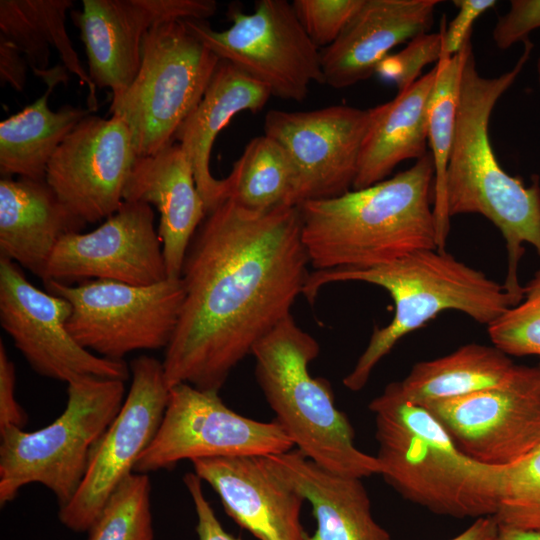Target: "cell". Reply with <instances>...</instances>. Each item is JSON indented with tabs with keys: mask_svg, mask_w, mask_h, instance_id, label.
Returning <instances> with one entry per match:
<instances>
[{
	"mask_svg": "<svg viewBox=\"0 0 540 540\" xmlns=\"http://www.w3.org/2000/svg\"><path fill=\"white\" fill-rule=\"evenodd\" d=\"M71 0H1L0 31L25 54L34 74L47 70L50 46L59 53L63 66L89 89L88 106L97 109L96 86L86 73L66 32V11Z\"/></svg>",
	"mask_w": 540,
	"mask_h": 540,
	"instance_id": "83f0119b",
	"label": "cell"
},
{
	"mask_svg": "<svg viewBox=\"0 0 540 540\" xmlns=\"http://www.w3.org/2000/svg\"><path fill=\"white\" fill-rule=\"evenodd\" d=\"M26 62L15 43L0 34V79L14 90L22 91L26 84Z\"/></svg>",
	"mask_w": 540,
	"mask_h": 540,
	"instance_id": "ab89813d",
	"label": "cell"
},
{
	"mask_svg": "<svg viewBox=\"0 0 540 540\" xmlns=\"http://www.w3.org/2000/svg\"><path fill=\"white\" fill-rule=\"evenodd\" d=\"M425 407L469 457L514 463L540 446V365H516L499 385Z\"/></svg>",
	"mask_w": 540,
	"mask_h": 540,
	"instance_id": "4fadbf2b",
	"label": "cell"
},
{
	"mask_svg": "<svg viewBox=\"0 0 540 540\" xmlns=\"http://www.w3.org/2000/svg\"><path fill=\"white\" fill-rule=\"evenodd\" d=\"M138 155L126 123L118 116L84 117L49 161L46 182L83 223L113 215Z\"/></svg>",
	"mask_w": 540,
	"mask_h": 540,
	"instance_id": "2e32d148",
	"label": "cell"
},
{
	"mask_svg": "<svg viewBox=\"0 0 540 540\" xmlns=\"http://www.w3.org/2000/svg\"><path fill=\"white\" fill-rule=\"evenodd\" d=\"M516 365L495 346L470 343L446 356L415 364L403 380L391 384L404 399L424 406L499 385Z\"/></svg>",
	"mask_w": 540,
	"mask_h": 540,
	"instance_id": "4316f807",
	"label": "cell"
},
{
	"mask_svg": "<svg viewBox=\"0 0 540 540\" xmlns=\"http://www.w3.org/2000/svg\"><path fill=\"white\" fill-rule=\"evenodd\" d=\"M219 61L183 20L156 24L145 34L138 73L121 95L112 97L109 109L128 126L138 156L152 155L174 142Z\"/></svg>",
	"mask_w": 540,
	"mask_h": 540,
	"instance_id": "ba28073f",
	"label": "cell"
},
{
	"mask_svg": "<svg viewBox=\"0 0 540 540\" xmlns=\"http://www.w3.org/2000/svg\"><path fill=\"white\" fill-rule=\"evenodd\" d=\"M357 281L384 288L395 310L389 324L375 327L354 368L343 379L351 391H360L379 363L407 334L421 328L439 313L459 311L489 325L519 301L503 284L437 249L413 252L392 263L365 269H335L309 274L302 294L312 303L330 283Z\"/></svg>",
	"mask_w": 540,
	"mask_h": 540,
	"instance_id": "277c9868",
	"label": "cell"
},
{
	"mask_svg": "<svg viewBox=\"0 0 540 540\" xmlns=\"http://www.w3.org/2000/svg\"><path fill=\"white\" fill-rule=\"evenodd\" d=\"M222 31L206 20L185 19L187 29L220 60L263 84L272 96L302 102L313 83L324 84L321 50L301 25L292 3L258 0L254 10L229 11Z\"/></svg>",
	"mask_w": 540,
	"mask_h": 540,
	"instance_id": "30bf717a",
	"label": "cell"
},
{
	"mask_svg": "<svg viewBox=\"0 0 540 540\" xmlns=\"http://www.w3.org/2000/svg\"><path fill=\"white\" fill-rule=\"evenodd\" d=\"M194 473L218 494L225 512L259 540H306L305 498L279 477L265 456L203 458Z\"/></svg>",
	"mask_w": 540,
	"mask_h": 540,
	"instance_id": "d6986e66",
	"label": "cell"
},
{
	"mask_svg": "<svg viewBox=\"0 0 540 540\" xmlns=\"http://www.w3.org/2000/svg\"><path fill=\"white\" fill-rule=\"evenodd\" d=\"M265 457L272 470L312 506L316 530L306 540H390L372 516L361 479L331 473L296 448Z\"/></svg>",
	"mask_w": 540,
	"mask_h": 540,
	"instance_id": "603a6c76",
	"label": "cell"
},
{
	"mask_svg": "<svg viewBox=\"0 0 540 540\" xmlns=\"http://www.w3.org/2000/svg\"><path fill=\"white\" fill-rule=\"evenodd\" d=\"M66 299L33 286L17 263L0 257V323L15 347L39 375L67 384L84 376L126 381L124 361L97 356L81 347L66 323Z\"/></svg>",
	"mask_w": 540,
	"mask_h": 540,
	"instance_id": "5bb4252c",
	"label": "cell"
},
{
	"mask_svg": "<svg viewBox=\"0 0 540 540\" xmlns=\"http://www.w3.org/2000/svg\"><path fill=\"white\" fill-rule=\"evenodd\" d=\"M87 532V540H154L149 476H128Z\"/></svg>",
	"mask_w": 540,
	"mask_h": 540,
	"instance_id": "4dcf8cb0",
	"label": "cell"
},
{
	"mask_svg": "<svg viewBox=\"0 0 540 540\" xmlns=\"http://www.w3.org/2000/svg\"><path fill=\"white\" fill-rule=\"evenodd\" d=\"M183 482L195 508L198 540H240L228 533L221 525L204 495L202 480L194 472H189L183 477Z\"/></svg>",
	"mask_w": 540,
	"mask_h": 540,
	"instance_id": "74e56055",
	"label": "cell"
},
{
	"mask_svg": "<svg viewBox=\"0 0 540 540\" xmlns=\"http://www.w3.org/2000/svg\"><path fill=\"white\" fill-rule=\"evenodd\" d=\"M471 39L456 55L440 59L435 68V80L429 98L428 144L434 164L433 211L437 231V249L445 251L450 228L445 196L446 172L453 144L459 102L460 80Z\"/></svg>",
	"mask_w": 540,
	"mask_h": 540,
	"instance_id": "f546056e",
	"label": "cell"
},
{
	"mask_svg": "<svg viewBox=\"0 0 540 540\" xmlns=\"http://www.w3.org/2000/svg\"><path fill=\"white\" fill-rule=\"evenodd\" d=\"M214 0H83L73 14L96 87L121 95L141 64L145 34L156 24L185 19L206 20L215 14Z\"/></svg>",
	"mask_w": 540,
	"mask_h": 540,
	"instance_id": "ac0fdd59",
	"label": "cell"
},
{
	"mask_svg": "<svg viewBox=\"0 0 540 540\" xmlns=\"http://www.w3.org/2000/svg\"><path fill=\"white\" fill-rule=\"evenodd\" d=\"M430 152L362 189L299 206L302 241L315 271L365 270L437 249Z\"/></svg>",
	"mask_w": 540,
	"mask_h": 540,
	"instance_id": "3957f363",
	"label": "cell"
},
{
	"mask_svg": "<svg viewBox=\"0 0 540 540\" xmlns=\"http://www.w3.org/2000/svg\"><path fill=\"white\" fill-rule=\"evenodd\" d=\"M299 206L265 213L227 199L209 212L185 255V297L162 361L168 388L219 392L232 370L302 294L310 264Z\"/></svg>",
	"mask_w": 540,
	"mask_h": 540,
	"instance_id": "6da1fadb",
	"label": "cell"
},
{
	"mask_svg": "<svg viewBox=\"0 0 540 540\" xmlns=\"http://www.w3.org/2000/svg\"><path fill=\"white\" fill-rule=\"evenodd\" d=\"M130 371L131 386L117 416L95 446L77 492L59 508L60 522L72 531L89 530L160 427L169 397L162 362L141 355Z\"/></svg>",
	"mask_w": 540,
	"mask_h": 540,
	"instance_id": "7c38bea8",
	"label": "cell"
},
{
	"mask_svg": "<svg viewBox=\"0 0 540 540\" xmlns=\"http://www.w3.org/2000/svg\"><path fill=\"white\" fill-rule=\"evenodd\" d=\"M495 0H454L458 9L455 17L447 23L443 16L442 50L440 59L451 58L458 54L471 39L475 21L496 5Z\"/></svg>",
	"mask_w": 540,
	"mask_h": 540,
	"instance_id": "8d00e7d4",
	"label": "cell"
},
{
	"mask_svg": "<svg viewBox=\"0 0 540 540\" xmlns=\"http://www.w3.org/2000/svg\"><path fill=\"white\" fill-rule=\"evenodd\" d=\"M385 481L409 501L456 518L495 515L502 466L463 453L423 406L389 383L369 404Z\"/></svg>",
	"mask_w": 540,
	"mask_h": 540,
	"instance_id": "5b68a950",
	"label": "cell"
},
{
	"mask_svg": "<svg viewBox=\"0 0 540 540\" xmlns=\"http://www.w3.org/2000/svg\"><path fill=\"white\" fill-rule=\"evenodd\" d=\"M45 93L0 123V173L45 181L50 159L73 128L92 112L65 105L57 111L48 98L58 82L48 81Z\"/></svg>",
	"mask_w": 540,
	"mask_h": 540,
	"instance_id": "484cf974",
	"label": "cell"
},
{
	"mask_svg": "<svg viewBox=\"0 0 540 540\" xmlns=\"http://www.w3.org/2000/svg\"><path fill=\"white\" fill-rule=\"evenodd\" d=\"M225 180L227 199L251 213L294 206V164L283 146L265 134L247 143Z\"/></svg>",
	"mask_w": 540,
	"mask_h": 540,
	"instance_id": "f1b7e54d",
	"label": "cell"
},
{
	"mask_svg": "<svg viewBox=\"0 0 540 540\" xmlns=\"http://www.w3.org/2000/svg\"><path fill=\"white\" fill-rule=\"evenodd\" d=\"M364 0H294L296 15L318 47L334 43L359 10Z\"/></svg>",
	"mask_w": 540,
	"mask_h": 540,
	"instance_id": "e575fe53",
	"label": "cell"
},
{
	"mask_svg": "<svg viewBox=\"0 0 540 540\" xmlns=\"http://www.w3.org/2000/svg\"><path fill=\"white\" fill-rule=\"evenodd\" d=\"M123 201L157 207L167 275L180 278L188 246L207 215L182 146L172 142L152 155L138 156L125 184Z\"/></svg>",
	"mask_w": 540,
	"mask_h": 540,
	"instance_id": "44dd1931",
	"label": "cell"
},
{
	"mask_svg": "<svg viewBox=\"0 0 540 540\" xmlns=\"http://www.w3.org/2000/svg\"><path fill=\"white\" fill-rule=\"evenodd\" d=\"M271 93L232 63L220 60L203 98L177 130L174 140L185 151L207 214L227 200L226 180L215 178L210 156L217 135L242 111L258 112Z\"/></svg>",
	"mask_w": 540,
	"mask_h": 540,
	"instance_id": "7402d4cb",
	"label": "cell"
},
{
	"mask_svg": "<svg viewBox=\"0 0 540 540\" xmlns=\"http://www.w3.org/2000/svg\"><path fill=\"white\" fill-rule=\"evenodd\" d=\"M536 75H537V83H538V88H539V92H540V54L537 58V62H536Z\"/></svg>",
	"mask_w": 540,
	"mask_h": 540,
	"instance_id": "7bdbcfd3",
	"label": "cell"
},
{
	"mask_svg": "<svg viewBox=\"0 0 540 540\" xmlns=\"http://www.w3.org/2000/svg\"><path fill=\"white\" fill-rule=\"evenodd\" d=\"M493 346L508 356L540 357V269L524 286V297L487 326Z\"/></svg>",
	"mask_w": 540,
	"mask_h": 540,
	"instance_id": "d6a6232c",
	"label": "cell"
},
{
	"mask_svg": "<svg viewBox=\"0 0 540 540\" xmlns=\"http://www.w3.org/2000/svg\"><path fill=\"white\" fill-rule=\"evenodd\" d=\"M500 527L540 533V446L502 466L498 506Z\"/></svg>",
	"mask_w": 540,
	"mask_h": 540,
	"instance_id": "1f68e13d",
	"label": "cell"
},
{
	"mask_svg": "<svg viewBox=\"0 0 540 540\" xmlns=\"http://www.w3.org/2000/svg\"><path fill=\"white\" fill-rule=\"evenodd\" d=\"M536 29H540V0H512L507 13L498 18L492 39L497 48L506 50L529 39Z\"/></svg>",
	"mask_w": 540,
	"mask_h": 540,
	"instance_id": "d590c367",
	"label": "cell"
},
{
	"mask_svg": "<svg viewBox=\"0 0 540 540\" xmlns=\"http://www.w3.org/2000/svg\"><path fill=\"white\" fill-rule=\"evenodd\" d=\"M154 218L149 204L123 201L95 230L72 232L59 240L43 282L110 280L149 286L167 279Z\"/></svg>",
	"mask_w": 540,
	"mask_h": 540,
	"instance_id": "e0dca14e",
	"label": "cell"
},
{
	"mask_svg": "<svg viewBox=\"0 0 540 540\" xmlns=\"http://www.w3.org/2000/svg\"><path fill=\"white\" fill-rule=\"evenodd\" d=\"M438 0H364L338 39L321 50L324 84L342 89L375 74L397 45L429 32Z\"/></svg>",
	"mask_w": 540,
	"mask_h": 540,
	"instance_id": "ffe728a7",
	"label": "cell"
},
{
	"mask_svg": "<svg viewBox=\"0 0 540 540\" xmlns=\"http://www.w3.org/2000/svg\"><path fill=\"white\" fill-rule=\"evenodd\" d=\"M443 27L434 33H424L411 39L397 53L387 55L376 67L375 74L396 85L398 92L411 86L421 77L422 69L438 62L442 50Z\"/></svg>",
	"mask_w": 540,
	"mask_h": 540,
	"instance_id": "836d02e7",
	"label": "cell"
},
{
	"mask_svg": "<svg viewBox=\"0 0 540 540\" xmlns=\"http://www.w3.org/2000/svg\"><path fill=\"white\" fill-rule=\"evenodd\" d=\"M539 365H540V363H539Z\"/></svg>",
	"mask_w": 540,
	"mask_h": 540,
	"instance_id": "ee69618b",
	"label": "cell"
},
{
	"mask_svg": "<svg viewBox=\"0 0 540 540\" xmlns=\"http://www.w3.org/2000/svg\"><path fill=\"white\" fill-rule=\"evenodd\" d=\"M370 120V108L347 105L267 112L264 134L283 146L295 167L294 206L353 189Z\"/></svg>",
	"mask_w": 540,
	"mask_h": 540,
	"instance_id": "9a60e30c",
	"label": "cell"
},
{
	"mask_svg": "<svg viewBox=\"0 0 540 540\" xmlns=\"http://www.w3.org/2000/svg\"><path fill=\"white\" fill-rule=\"evenodd\" d=\"M293 448L276 421L247 418L227 407L218 392L180 383L169 388L160 427L134 473L171 469L187 459L268 456Z\"/></svg>",
	"mask_w": 540,
	"mask_h": 540,
	"instance_id": "8fae6325",
	"label": "cell"
},
{
	"mask_svg": "<svg viewBox=\"0 0 540 540\" xmlns=\"http://www.w3.org/2000/svg\"><path fill=\"white\" fill-rule=\"evenodd\" d=\"M15 366L0 340V429L13 426L23 429L27 416L15 398Z\"/></svg>",
	"mask_w": 540,
	"mask_h": 540,
	"instance_id": "f35d334b",
	"label": "cell"
},
{
	"mask_svg": "<svg viewBox=\"0 0 540 540\" xmlns=\"http://www.w3.org/2000/svg\"><path fill=\"white\" fill-rule=\"evenodd\" d=\"M515 65L496 77L479 73L472 48L463 65L457 119L445 181L449 217L480 214L501 233L508 266L505 290L522 300L518 270L525 244L540 256V178L529 186L500 165L489 137V120L500 97L513 85L529 61L533 43L527 39Z\"/></svg>",
	"mask_w": 540,
	"mask_h": 540,
	"instance_id": "7a4b0ae2",
	"label": "cell"
},
{
	"mask_svg": "<svg viewBox=\"0 0 540 540\" xmlns=\"http://www.w3.org/2000/svg\"><path fill=\"white\" fill-rule=\"evenodd\" d=\"M125 381L92 376L68 383L64 411L49 425L26 432L0 429V505L26 485L39 483L59 508L75 495L91 454L125 400Z\"/></svg>",
	"mask_w": 540,
	"mask_h": 540,
	"instance_id": "52a82bcc",
	"label": "cell"
},
{
	"mask_svg": "<svg viewBox=\"0 0 540 540\" xmlns=\"http://www.w3.org/2000/svg\"><path fill=\"white\" fill-rule=\"evenodd\" d=\"M499 532L496 518L484 516L477 518L464 532L450 540H495Z\"/></svg>",
	"mask_w": 540,
	"mask_h": 540,
	"instance_id": "60d3db41",
	"label": "cell"
},
{
	"mask_svg": "<svg viewBox=\"0 0 540 540\" xmlns=\"http://www.w3.org/2000/svg\"><path fill=\"white\" fill-rule=\"evenodd\" d=\"M495 540H540V533L499 526Z\"/></svg>",
	"mask_w": 540,
	"mask_h": 540,
	"instance_id": "b9f144b4",
	"label": "cell"
},
{
	"mask_svg": "<svg viewBox=\"0 0 540 540\" xmlns=\"http://www.w3.org/2000/svg\"><path fill=\"white\" fill-rule=\"evenodd\" d=\"M47 292L72 306L66 328L84 349L101 357L124 361L137 350L168 346L185 297L181 278L149 286L110 280H87L72 286L44 283Z\"/></svg>",
	"mask_w": 540,
	"mask_h": 540,
	"instance_id": "9c48e42d",
	"label": "cell"
},
{
	"mask_svg": "<svg viewBox=\"0 0 540 540\" xmlns=\"http://www.w3.org/2000/svg\"><path fill=\"white\" fill-rule=\"evenodd\" d=\"M435 73L434 67L392 100L370 108L353 189L381 182L401 162L429 152L427 110Z\"/></svg>",
	"mask_w": 540,
	"mask_h": 540,
	"instance_id": "d4e9b609",
	"label": "cell"
},
{
	"mask_svg": "<svg viewBox=\"0 0 540 540\" xmlns=\"http://www.w3.org/2000/svg\"><path fill=\"white\" fill-rule=\"evenodd\" d=\"M77 219L45 181L0 180V257L43 279L59 240L80 232Z\"/></svg>",
	"mask_w": 540,
	"mask_h": 540,
	"instance_id": "cb8c5ba5",
	"label": "cell"
},
{
	"mask_svg": "<svg viewBox=\"0 0 540 540\" xmlns=\"http://www.w3.org/2000/svg\"><path fill=\"white\" fill-rule=\"evenodd\" d=\"M319 351L316 339L292 315L253 348L255 377L275 421L294 447L321 468L358 479L379 474L377 458L354 444L353 427L336 407L329 382L309 372Z\"/></svg>",
	"mask_w": 540,
	"mask_h": 540,
	"instance_id": "8992f818",
	"label": "cell"
}]
</instances>
